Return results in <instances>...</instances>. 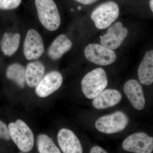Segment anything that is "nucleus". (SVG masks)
Instances as JSON below:
<instances>
[{
    "label": "nucleus",
    "mask_w": 153,
    "mask_h": 153,
    "mask_svg": "<svg viewBox=\"0 0 153 153\" xmlns=\"http://www.w3.org/2000/svg\"><path fill=\"white\" fill-rule=\"evenodd\" d=\"M19 33H5L1 44V49L5 55L11 56L16 52L20 42Z\"/></svg>",
    "instance_id": "f3484780"
},
{
    "label": "nucleus",
    "mask_w": 153,
    "mask_h": 153,
    "mask_svg": "<svg viewBox=\"0 0 153 153\" xmlns=\"http://www.w3.org/2000/svg\"><path fill=\"white\" fill-rule=\"evenodd\" d=\"M22 0H0V9L13 10L18 7Z\"/></svg>",
    "instance_id": "aec40b11"
},
{
    "label": "nucleus",
    "mask_w": 153,
    "mask_h": 153,
    "mask_svg": "<svg viewBox=\"0 0 153 153\" xmlns=\"http://www.w3.org/2000/svg\"><path fill=\"white\" fill-rule=\"evenodd\" d=\"M91 153H106V152L104 149L98 146H95L91 149L90 152Z\"/></svg>",
    "instance_id": "4be33fe9"
},
{
    "label": "nucleus",
    "mask_w": 153,
    "mask_h": 153,
    "mask_svg": "<svg viewBox=\"0 0 153 153\" xmlns=\"http://www.w3.org/2000/svg\"><path fill=\"white\" fill-rule=\"evenodd\" d=\"M128 31L120 22H117L108 28L107 33L101 37L100 43L108 49H115L121 45L127 36Z\"/></svg>",
    "instance_id": "9d476101"
},
{
    "label": "nucleus",
    "mask_w": 153,
    "mask_h": 153,
    "mask_svg": "<svg viewBox=\"0 0 153 153\" xmlns=\"http://www.w3.org/2000/svg\"><path fill=\"white\" fill-rule=\"evenodd\" d=\"M10 138L8 128L5 123L0 121V139L9 140Z\"/></svg>",
    "instance_id": "412c9836"
},
{
    "label": "nucleus",
    "mask_w": 153,
    "mask_h": 153,
    "mask_svg": "<svg viewBox=\"0 0 153 153\" xmlns=\"http://www.w3.org/2000/svg\"><path fill=\"white\" fill-rule=\"evenodd\" d=\"M38 150L41 153H60L59 149L53 142L52 138L45 134L39 135L37 138Z\"/></svg>",
    "instance_id": "6ab92c4d"
},
{
    "label": "nucleus",
    "mask_w": 153,
    "mask_h": 153,
    "mask_svg": "<svg viewBox=\"0 0 153 153\" xmlns=\"http://www.w3.org/2000/svg\"><path fill=\"white\" fill-rule=\"evenodd\" d=\"M138 75L142 84L149 85L153 83V50L145 54L139 67Z\"/></svg>",
    "instance_id": "2eb2a0df"
},
{
    "label": "nucleus",
    "mask_w": 153,
    "mask_h": 153,
    "mask_svg": "<svg viewBox=\"0 0 153 153\" xmlns=\"http://www.w3.org/2000/svg\"><path fill=\"white\" fill-rule=\"evenodd\" d=\"M72 44L66 35L61 34L53 41L48 49V54L53 60H57L72 47Z\"/></svg>",
    "instance_id": "4468645a"
},
{
    "label": "nucleus",
    "mask_w": 153,
    "mask_h": 153,
    "mask_svg": "<svg viewBox=\"0 0 153 153\" xmlns=\"http://www.w3.org/2000/svg\"><path fill=\"white\" fill-rule=\"evenodd\" d=\"M45 68L41 61L36 60L28 63L26 69V82L30 87H36L45 73Z\"/></svg>",
    "instance_id": "dca6fc26"
},
{
    "label": "nucleus",
    "mask_w": 153,
    "mask_h": 153,
    "mask_svg": "<svg viewBox=\"0 0 153 153\" xmlns=\"http://www.w3.org/2000/svg\"><path fill=\"white\" fill-rule=\"evenodd\" d=\"M35 3L41 24L49 31L57 30L61 21L59 11L54 0H35Z\"/></svg>",
    "instance_id": "f257e3e1"
},
{
    "label": "nucleus",
    "mask_w": 153,
    "mask_h": 153,
    "mask_svg": "<svg viewBox=\"0 0 153 153\" xmlns=\"http://www.w3.org/2000/svg\"><path fill=\"white\" fill-rule=\"evenodd\" d=\"M8 128L11 138L20 151L28 152L32 150L34 145V134L25 122L18 120L15 123H10Z\"/></svg>",
    "instance_id": "7ed1b4c3"
},
{
    "label": "nucleus",
    "mask_w": 153,
    "mask_h": 153,
    "mask_svg": "<svg viewBox=\"0 0 153 153\" xmlns=\"http://www.w3.org/2000/svg\"><path fill=\"white\" fill-rule=\"evenodd\" d=\"M123 149L135 153H151L153 151V137L144 132L136 133L123 143Z\"/></svg>",
    "instance_id": "0eeeda50"
},
{
    "label": "nucleus",
    "mask_w": 153,
    "mask_h": 153,
    "mask_svg": "<svg viewBox=\"0 0 153 153\" xmlns=\"http://www.w3.org/2000/svg\"><path fill=\"white\" fill-rule=\"evenodd\" d=\"M119 15V8L114 2H106L100 5L93 11L91 19L96 27L103 30L115 22Z\"/></svg>",
    "instance_id": "20e7f679"
},
{
    "label": "nucleus",
    "mask_w": 153,
    "mask_h": 153,
    "mask_svg": "<svg viewBox=\"0 0 153 153\" xmlns=\"http://www.w3.org/2000/svg\"><path fill=\"white\" fill-rule=\"evenodd\" d=\"M129 123L128 117L121 111L99 118L95 122L97 130L105 134L117 133L123 131Z\"/></svg>",
    "instance_id": "39448f33"
},
{
    "label": "nucleus",
    "mask_w": 153,
    "mask_h": 153,
    "mask_svg": "<svg viewBox=\"0 0 153 153\" xmlns=\"http://www.w3.org/2000/svg\"><path fill=\"white\" fill-rule=\"evenodd\" d=\"M63 82V77L60 72L50 71L42 77L36 86V92L40 97H46L58 90Z\"/></svg>",
    "instance_id": "1a4fd4ad"
},
{
    "label": "nucleus",
    "mask_w": 153,
    "mask_h": 153,
    "mask_svg": "<svg viewBox=\"0 0 153 153\" xmlns=\"http://www.w3.org/2000/svg\"><path fill=\"white\" fill-rule=\"evenodd\" d=\"M122 98L120 91L116 89H107L99 94L92 101V105L97 109H104L115 106Z\"/></svg>",
    "instance_id": "ddd939ff"
},
{
    "label": "nucleus",
    "mask_w": 153,
    "mask_h": 153,
    "mask_svg": "<svg viewBox=\"0 0 153 153\" xmlns=\"http://www.w3.org/2000/svg\"><path fill=\"white\" fill-rule=\"evenodd\" d=\"M6 76L21 88L25 87L26 82V69L21 64L14 63L10 65L7 68Z\"/></svg>",
    "instance_id": "a211bd4d"
},
{
    "label": "nucleus",
    "mask_w": 153,
    "mask_h": 153,
    "mask_svg": "<svg viewBox=\"0 0 153 153\" xmlns=\"http://www.w3.org/2000/svg\"><path fill=\"white\" fill-rule=\"evenodd\" d=\"M57 140L61 150L64 153H82L80 141L70 130L63 128L57 134Z\"/></svg>",
    "instance_id": "f8f14e48"
},
{
    "label": "nucleus",
    "mask_w": 153,
    "mask_h": 153,
    "mask_svg": "<svg viewBox=\"0 0 153 153\" xmlns=\"http://www.w3.org/2000/svg\"><path fill=\"white\" fill-rule=\"evenodd\" d=\"M84 54L88 60L100 66L112 64L117 58L113 50L98 44H89L85 47Z\"/></svg>",
    "instance_id": "423d86ee"
},
{
    "label": "nucleus",
    "mask_w": 153,
    "mask_h": 153,
    "mask_svg": "<svg viewBox=\"0 0 153 153\" xmlns=\"http://www.w3.org/2000/svg\"><path fill=\"white\" fill-rule=\"evenodd\" d=\"M124 92L132 105L137 110L144 108L145 99L142 87L137 80L130 79L127 81L123 87Z\"/></svg>",
    "instance_id": "9b49d317"
},
{
    "label": "nucleus",
    "mask_w": 153,
    "mask_h": 153,
    "mask_svg": "<svg viewBox=\"0 0 153 153\" xmlns=\"http://www.w3.org/2000/svg\"><path fill=\"white\" fill-rule=\"evenodd\" d=\"M150 7L153 13V0H150L149 2Z\"/></svg>",
    "instance_id": "b1692460"
},
{
    "label": "nucleus",
    "mask_w": 153,
    "mask_h": 153,
    "mask_svg": "<svg viewBox=\"0 0 153 153\" xmlns=\"http://www.w3.org/2000/svg\"><path fill=\"white\" fill-rule=\"evenodd\" d=\"M108 85V79L104 69L97 68L87 73L81 81V88L85 96L89 99L95 98Z\"/></svg>",
    "instance_id": "f03ea898"
},
{
    "label": "nucleus",
    "mask_w": 153,
    "mask_h": 153,
    "mask_svg": "<svg viewBox=\"0 0 153 153\" xmlns=\"http://www.w3.org/2000/svg\"><path fill=\"white\" fill-rule=\"evenodd\" d=\"M23 52L25 57L28 60H37L44 53L43 39L36 30L31 29L27 33L24 41Z\"/></svg>",
    "instance_id": "6e6552de"
},
{
    "label": "nucleus",
    "mask_w": 153,
    "mask_h": 153,
    "mask_svg": "<svg viewBox=\"0 0 153 153\" xmlns=\"http://www.w3.org/2000/svg\"><path fill=\"white\" fill-rule=\"evenodd\" d=\"M76 1L84 5H90L97 2V0H75Z\"/></svg>",
    "instance_id": "5701e85b"
}]
</instances>
